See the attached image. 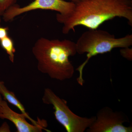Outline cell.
<instances>
[{
  "label": "cell",
  "mask_w": 132,
  "mask_h": 132,
  "mask_svg": "<svg viewBox=\"0 0 132 132\" xmlns=\"http://www.w3.org/2000/svg\"><path fill=\"white\" fill-rule=\"evenodd\" d=\"M0 119L8 120L13 123L16 128L17 132H42L44 130L51 132L46 129L47 121L44 120L39 125H34L29 123L24 114L19 113L12 110L7 102L3 100L0 104Z\"/></svg>",
  "instance_id": "cell-7"
},
{
  "label": "cell",
  "mask_w": 132,
  "mask_h": 132,
  "mask_svg": "<svg viewBox=\"0 0 132 132\" xmlns=\"http://www.w3.org/2000/svg\"><path fill=\"white\" fill-rule=\"evenodd\" d=\"M75 7L65 16L57 13L56 19L63 24L62 32L68 34L75 28L82 26L97 29L104 22L116 17L124 18L132 27V0H71Z\"/></svg>",
  "instance_id": "cell-1"
},
{
  "label": "cell",
  "mask_w": 132,
  "mask_h": 132,
  "mask_svg": "<svg viewBox=\"0 0 132 132\" xmlns=\"http://www.w3.org/2000/svg\"><path fill=\"white\" fill-rule=\"evenodd\" d=\"M74 7L73 2L65 0H34L22 7L15 4L7 10L2 16L3 20L8 22L21 14L37 10L55 11L60 15L65 16L72 12Z\"/></svg>",
  "instance_id": "cell-6"
},
{
  "label": "cell",
  "mask_w": 132,
  "mask_h": 132,
  "mask_svg": "<svg viewBox=\"0 0 132 132\" xmlns=\"http://www.w3.org/2000/svg\"><path fill=\"white\" fill-rule=\"evenodd\" d=\"M121 55L128 60H132V48L129 47L122 48L120 50Z\"/></svg>",
  "instance_id": "cell-11"
},
{
  "label": "cell",
  "mask_w": 132,
  "mask_h": 132,
  "mask_svg": "<svg viewBox=\"0 0 132 132\" xmlns=\"http://www.w3.org/2000/svg\"><path fill=\"white\" fill-rule=\"evenodd\" d=\"M17 0H0V16L3 14L10 7L16 4Z\"/></svg>",
  "instance_id": "cell-10"
},
{
  "label": "cell",
  "mask_w": 132,
  "mask_h": 132,
  "mask_svg": "<svg viewBox=\"0 0 132 132\" xmlns=\"http://www.w3.org/2000/svg\"><path fill=\"white\" fill-rule=\"evenodd\" d=\"M129 122L127 116L120 111H114L109 107L100 109L94 122L86 130L87 132H132V125L125 126Z\"/></svg>",
  "instance_id": "cell-5"
},
{
  "label": "cell",
  "mask_w": 132,
  "mask_h": 132,
  "mask_svg": "<svg viewBox=\"0 0 132 132\" xmlns=\"http://www.w3.org/2000/svg\"><path fill=\"white\" fill-rule=\"evenodd\" d=\"M0 93L5 100L7 101L12 105L16 107L21 111V113L25 115L26 118L31 121L34 125H39L44 121L43 120L44 119H41L38 118L37 121L34 120L32 119L26 112V109L24 106L17 98L14 93L8 90L4 85V82L1 81H0Z\"/></svg>",
  "instance_id": "cell-8"
},
{
  "label": "cell",
  "mask_w": 132,
  "mask_h": 132,
  "mask_svg": "<svg viewBox=\"0 0 132 132\" xmlns=\"http://www.w3.org/2000/svg\"><path fill=\"white\" fill-rule=\"evenodd\" d=\"M42 100L44 104L53 106L55 119L67 132H84L96 119V116L88 118L76 115L68 106L67 101L50 88L45 89Z\"/></svg>",
  "instance_id": "cell-4"
},
{
  "label": "cell",
  "mask_w": 132,
  "mask_h": 132,
  "mask_svg": "<svg viewBox=\"0 0 132 132\" xmlns=\"http://www.w3.org/2000/svg\"><path fill=\"white\" fill-rule=\"evenodd\" d=\"M32 52L40 72L60 81L72 78L75 69L69 58L77 53L75 42L66 39L50 40L41 38L36 42Z\"/></svg>",
  "instance_id": "cell-2"
},
{
  "label": "cell",
  "mask_w": 132,
  "mask_h": 132,
  "mask_svg": "<svg viewBox=\"0 0 132 132\" xmlns=\"http://www.w3.org/2000/svg\"><path fill=\"white\" fill-rule=\"evenodd\" d=\"M2 100V95H1V93H0V104H1V102Z\"/></svg>",
  "instance_id": "cell-14"
},
{
  "label": "cell",
  "mask_w": 132,
  "mask_h": 132,
  "mask_svg": "<svg viewBox=\"0 0 132 132\" xmlns=\"http://www.w3.org/2000/svg\"><path fill=\"white\" fill-rule=\"evenodd\" d=\"M0 44L2 47L8 55L10 60L13 63L14 60V53L15 49L13 40L8 36L0 40Z\"/></svg>",
  "instance_id": "cell-9"
},
{
  "label": "cell",
  "mask_w": 132,
  "mask_h": 132,
  "mask_svg": "<svg viewBox=\"0 0 132 132\" xmlns=\"http://www.w3.org/2000/svg\"><path fill=\"white\" fill-rule=\"evenodd\" d=\"M1 16H0V26H1Z\"/></svg>",
  "instance_id": "cell-15"
},
{
  "label": "cell",
  "mask_w": 132,
  "mask_h": 132,
  "mask_svg": "<svg viewBox=\"0 0 132 132\" xmlns=\"http://www.w3.org/2000/svg\"><path fill=\"white\" fill-rule=\"evenodd\" d=\"M10 127L7 122H4L0 126V132H10Z\"/></svg>",
  "instance_id": "cell-13"
},
{
  "label": "cell",
  "mask_w": 132,
  "mask_h": 132,
  "mask_svg": "<svg viewBox=\"0 0 132 132\" xmlns=\"http://www.w3.org/2000/svg\"><path fill=\"white\" fill-rule=\"evenodd\" d=\"M75 43L77 53L80 55L87 54L86 60L76 69L79 73L77 81L82 86L84 83L83 69L90 59L97 55L110 52L114 48L130 47L132 45V35L116 38L107 31L98 29H89L83 33Z\"/></svg>",
  "instance_id": "cell-3"
},
{
  "label": "cell",
  "mask_w": 132,
  "mask_h": 132,
  "mask_svg": "<svg viewBox=\"0 0 132 132\" xmlns=\"http://www.w3.org/2000/svg\"><path fill=\"white\" fill-rule=\"evenodd\" d=\"M8 28L7 27H3L0 26V40L8 36Z\"/></svg>",
  "instance_id": "cell-12"
}]
</instances>
